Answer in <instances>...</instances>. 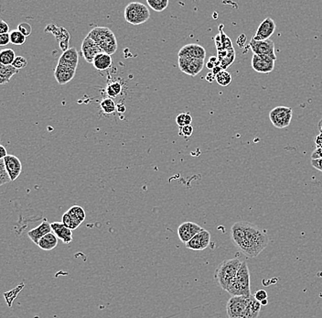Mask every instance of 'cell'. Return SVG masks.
<instances>
[{
	"label": "cell",
	"mask_w": 322,
	"mask_h": 318,
	"mask_svg": "<svg viewBox=\"0 0 322 318\" xmlns=\"http://www.w3.org/2000/svg\"><path fill=\"white\" fill-rule=\"evenodd\" d=\"M231 240L241 252L249 258H255L269 243L268 234L254 224L236 222L231 227Z\"/></svg>",
	"instance_id": "cell-1"
},
{
	"label": "cell",
	"mask_w": 322,
	"mask_h": 318,
	"mask_svg": "<svg viewBox=\"0 0 322 318\" xmlns=\"http://www.w3.org/2000/svg\"><path fill=\"white\" fill-rule=\"evenodd\" d=\"M261 303L254 296H231L226 305L229 318H258Z\"/></svg>",
	"instance_id": "cell-2"
},
{
	"label": "cell",
	"mask_w": 322,
	"mask_h": 318,
	"mask_svg": "<svg viewBox=\"0 0 322 318\" xmlns=\"http://www.w3.org/2000/svg\"><path fill=\"white\" fill-rule=\"evenodd\" d=\"M242 262L243 261L240 259L233 258L223 260L218 266L214 273V278L222 290L227 291V289L229 288L232 280L238 273Z\"/></svg>",
	"instance_id": "cell-3"
},
{
	"label": "cell",
	"mask_w": 322,
	"mask_h": 318,
	"mask_svg": "<svg viewBox=\"0 0 322 318\" xmlns=\"http://www.w3.org/2000/svg\"><path fill=\"white\" fill-rule=\"evenodd\" d=\"M93 41L99 46L106 55H114L118 50V41L113 32L106 27H96L88 33Z\"/></svg>",
	"instance_id": "cell-4"
},
{
	"label": "cell",
	"mask_w": 322,
	"mask_h": 318,
	"mask_svg": "<svg viewBox=\"0 0 322 318\" xmlns=\"http://www.w3.org/2000/svg\"><path fill=\"white\" fill-rule=\"evenodd\" d=\"M231 296H250V273L248 265L243 261L236 277L232 280L227 291Z\"/></svg>",
	"instance_id": "cell-5"
},
{
	"label": "cell",
	"mask_w": 322,
	"mask_h": 318,
	"mask_svg": "<svg viewBox=\"0 0 322 318\" xmlns=\"http://www.w3.org/2000/svg\"><path fill=\"white\" fill-rule=\"evenodd\" d=\"M150 18V9L140 2H132L126 7L125 18L132 25H140L147 22Z\"/></svg>",
	"instance_id": "cell-6"
},
{
	"label": "cell",
	"mask_w": 322,
	"mask_h": 318,
	"mask_svg": "<svg viewBox=\"0 0 322 318\" xmlns=\"http://www.w3.org/2000/svg\"><path fill=\"white\" fill-rule=\"evenodd\" d=\"M293 110L286 107H277L269 113V118L273 125L277 128H284L290 125Z\"/></svg>",
	"instance_id": "cell-7"
},
{
	"label": "cell",
	"mask_w": 322,
	"mask_h": 318,
	"mask_svg": "<svg viewBox=\"0 0 322 318\" xmlns=\"http://www.w3.org/2000/svg\"><path fill=\"white\" fill-rule=\"evenodd\" d=\"M179 66L183 73L191 76H196L204 67V60L192 59L186 55H179Z\"/></svg>",
	"instance_id": "cell-8"
},
{
	"label": "cell",
	"mask_w": 322,
	"mask_h": 318,
	"mask_svg": "<svg viewBox=\"0 0 322 318\" xmlns=\"http://www.w3.org/2000/svg\"><path fill=\"white\" fill-rule=\"evenodd\" d=\"M249 47L253 50L254 55H265L275 61L277 60V55L275 52V43L270 39L267 41H254V39H252L250 41Z\"/></svg>",
	"instance_id": "cell-9"
},
{
	"label": "cell",
	"mask_w": 322,
	"mask_h": 318,
	"mask_svg": "<svg viewBox=\"0 0 322 318\" xmlns=\"http://www.w3.org/2000/svg\"><path fill=\"white\" fill-rule=\"evenodd\" d=\"M202 230L203 228L200 227V225L187 221V222L182 223V225H180V227H178V236L182 243L186 244L187 242L191 241L193 236H195L198 233H200Z\"/></svg>",
	"instance_id": "cell-10"
},
{
	"label": "cell",
	"mask_w": 322,
	"mask_h": 318,
	"mask_svg": "<svg viewBox=\"0 0 322 318\" xmlns=\"http://www.w3.org/2000/svg\"><path fill=\"white\" fill-rule=\"evenodd\" d=\"M252 67L256 73L268 74L275 68V60L265 55H253Z\"/></svg>",
	"instance_id": "cell-11"
},
{
	"label": "cell",
	"mask_w": 322,
	"mask_h": 318,
	"mask_svg": "<svg viewBox=\"0 0 322 318\" xmlns=\"http://www.w3.org/2000/svg\"><path fill=\"white\" fill-rule=\"evenodd\" d=\"M3 161H4L5 168L9 174L10 181L13 182L15 180H17L22 172V164L20 160L15 155L9 154L7 157H5Z\"/></svg>",
	"instance_id": "cell-12"
},
{
	"label": "cell",
	"mask_w": 322,
	"mask_h": 318,
	"mask_svg": "<svg viewBox=\"0 0 322 318\" xmlns=\"http://www.w3.org/2000/svg\"><path fill=\"white\" fill-rule=\"evenodd\" d=\"M81 50H82V55L83 56V58L89 64H93L94 60H95L96 56L103 52V50H101L100 47L97 45L90 37L88 36L85 37V39L82 41Z\"/></svg>",
	"instance_id": "cell-13"
},
{
	"label": "cell",
	"mask_w": 322,
	"mask_h": 318,
	"mask_svg": "<svg viewBox=\"0 0 322 318\" xmlns=\"http://www.w3.org/2000/svg\"><path fill=\"white\" fill-rule=\"evenodd\" d=\"M211 243V234L209 231L203 229L193 236L191 241L187 242L186 248L191 250H203L209 247Z\"/></svg>",
	"instance_id": "cell-14"
},
{
	"label": "cell",
	"mask_w": 322,
	"mask_h": 318,
	"mask_svg": "<svg viewBox=\"0 0 322 318\" xmlns=\"http://www.w3.org/2000/svg\"><path fill=\"white\" fill-rule=\"evenodd\" d=\"M276 31V23L271 18L264 19L253 37L254 41H267Z\"/></svg>",
	"instance_id": "cell-15"
},
{
	"label": "cell",
	"mask_w": 322,
	"mask_h": 318,
	"mask_svg": "<svg viewBox=\"0 0 322 318\" xmlns=\"http://www.w3.org/2000/svg\"><path fill=\"white\" fill-rule=\"evenodd\" d=\"M179 55H186L192 59L204 60L206 57V50L200 44L191 43V44L183 46L179 51Z\"/></svg>",
	"instance_id": "cell-16"
},
{
	"label": "cell",
	"mask_w": 322,
	"mask_h": 318,
	"mask_svg": "<svg viewBox=\"0 0 322 318\" xmlns=\"http://www.w3.org/2000/svg\"><path fill=\"white\" fill-rule=\"evenodd\" d=\"M75 73H76L75 69L58 64L54 71L55 79L59 85H65L74 77Z\"/></svg>",
	"instance_id": "cell-17"
},
{
	"label": "cell",
	"mask_w": 322,
	"mask_h": 318,
	"mask_svg": "<svg viewBox=\"0 0 322 318\" xmlns=\"http://www.w3.org/2000/svg\"><path fill=\"white\" fill-rule=\"evenodd\" d=\"M51 227H50V223L47 221V219H44L43 222L41 223L40 226L33 228L32 230L27 232V236L31 238V241L38 245L39 241L43 236H46L47 234L51 233Z\"/></svg>",
	"instance_id": "cell-18"
},
{
	"label": "cell",
	"mask_w": 322,
	"mask_h": 318,
	"mask_svg": "<svg viewBox=\"0 0 322 318\" xmlns=\"http://www.w3.org/2000/svg\"><path fill=\"white\" fill-rule=\"evenodd\" d=\"M51 230L54 233L55 236L63 241L65 244H69L73 241V231L65 227L63 223L53 222L50 224Z\"/></svg>",
	"instance_id": "cell-19"
},
{
	"label": "cell",
	"mask_w": 322,
	"mask_h": 318,
	"mask_svg": "<svg viewBox=\"0 0 322 318\" xmlns=\"http://www.w3.org/2000/svg\"><path fill=\"white\" fill-rule=\"evenodd\" d=\"M78 62H79V55H78L77 50L75 48H69L68 50L64 51V54L60 57L58 64L76 70Z\"/></svg>",
	"instance_id": "cell-20"
},
{
	"label": "cell",
	"mask_w": 322,
	"mask_h": 318,
	"mask_svg": "<svg viewBox=\"0 0 322 318\" xmlns=\"http://www.w3.org/2000/svg\"><path fill=\"white\" fill-rule=\"evenodd\" d=\"M218 61L222 70H226L236 59L235 49L218 50Z\"/></svg>",
	"instance_id": "cell-21"
},
{
	"label": "cell",
	"mask_w": 322,
	"mask_h": 318,
	"mask_svg": "<svg viewBox=\"0 0 322 318\" xmlns=\"http://www.w3.org/2000/svg\"><path fill=\"white\" fill-rule=\"evenodd\" d=\"M58 245V237L55 236L54 233L51 232L47 234L40 240L38 246L43 250H51L55 249Z\"/></svg>",
	"instance_id": "cell-22"
},
{
	"label": "cell",
	"mask_w": 322,
	"mask_h": 318,
	"mask_svg": "<svg viewBox=\"0 0 322 318\" xmlns=\"http://www.w3.org/2000/svg\"><path fill=\"white\" fill-rule=\"evenodd\" d=\"M94 66L98 71H105L111 66L112 64V58L111 56L106 55L105 52H102L100 55H97L94 60Z\"/></svg>",
	"instance_id": "cell-23"
},
{
	"label": "cell",
	"mask_w": 322,
	"mask_h": 318,
	"mask_svg": "<svg viewBox=\"0 0 322 318\" xmlns=\"http://www.w3.org/2000/svg\"><path fill=\"white\" fill-rule=\"evenodd\" d=\"M18 73V70L14 68L12 65H3L0 64V85L8 84L12 76Z\"/></svg>",
	"instance_id": "cell-24"
},
{
	"label": "cell",
	"mask_w": 322,
	"mask_h": 318,
	"mask_svg": "<svg viewBox=\"0 0 322 318\" xmlns=\"http://www.w3.org/2000/svg\"><path fill=\"white\" fill-rule=\"evenodd\" d=\"M15 51L12 49H3L0 50V64L3 65H12L16 59Z\"/></svg>",
	"instance_id": "cell-25"
},
{
	"label": "cell",
	"mask_w": 322,
	"mask_h": 318,
	"mask_svg": "<svg viewBox=\"0 0 322 318\" xmlns=\"http://www.w3.org/2000/svg\"><path fill=\"white\" fill-rule=\"evenodd\" d=\"M67 212L75 221H77L80 224H82L84 221L85 217H86L84 210L80 205H73Z\"/></svg>",
	"instance_id": "cell-26"
},
{
	"label": "cell",
	"mask_w": 322,
	"mask_h": 318,
	"mask_svg": "<svg viewBox=\"0 0 322 318\" xmlns=\"http://www.w3.org/2000/svg\"><path fill=\"white\" fill-rule=\"evenodd\" d=\"M100 105L103 112L107 114V115L114 113V111L116 110V105H115L114 101L112 98H110V97L103 99L102 102H101Z\"/></svg>",
	"instance_id": "cell-27"
},
{
	"label": "cell",
	"mask_w": 322,
	"mask_h": 318,
	"mask_svg": "<svg viewBox=\"0 0 322 318\" xmlns=\"http://www.w3.org/2000/svg\"><path fill=\"white\" fill-rule=\"evenodd\" d=\"M148 5L156 12H162L168 6V0H148Z\"/></svg>",
	"instance_id": "cell-28"
},
{
	"label": "cell",
	"mask_w": 322,
	"mask_h": 318,
	"mask_svg": "<svg viewBox=\"0 0 322 318\" xmlns=\"http://www.w3.org/2000/svg\"><path fill=\"white\" fill-rule=\"evenodd\" d=\"M215 80L222 87H227L231 82V73H228L226 70H222V72L215 75Z\"/></svg>",
	"instance_id": "cell-29"
},
{
	"label": "cell",
	"mask_w": 322,
	"mask_h": 318,
	"mask_svg": "<svg viewBox=\"0 0 322 318\" xmlns=\"http://www.w3.org/2000/svg\"><path fill=\"white\" fill-rule=\"evenodd\" d=\"M9 39L10 43L14 45H23L26 42V37L23 35L22 33L18 32V30L12 31L9 33Z\"/></svg>",
	"instance_id": "cell-30"
},
{
	"label": "cell",
	"mask_w": 322,
	"mask_h": 318,
	"mask_svg": "<svg viewBox=\"0 0 322 318\" xmlns=\"http://www.w3.org/2000/svg\"><path fill=\"white\" fill-rule=\"evenodd\" d=\"M105 91H106V94L110 96V98L111 97H116L122 92V86L119 82L112 83V84H110L106 87Z\"/></svg>",
	"instance_id": "cell-31"
},
{
	"label": "cell",
	"mask_w": 322,
	"mask_h": 318,
	"mask_svg": "<svg viewBox=\"0 0 322 318\" xmlns=\"http://www.w3.org/2000/svg\"><path fill=\"white\" fill-rule=\"evenodd\" d=\"M63 224L66 227H68L69 229H71L72 231L75 230L77 227H80V223H78L77 221H75L70 215L68 212L64 214L63 216Z\"/></svg>",
	"instance_id": "cell-32"
},
{
	"label": "cell",
	"mask_w": 322,
	"mask_h": 318,
	"mask_svg": "<svg viewBox=\"0 0 322 318\" xmlns=\"http://www.w3.org/2000/svg\"><path fill=\"white\" fill-rule=\"evenodd\" d=\"M176 122H177L179 127H185V126L191 125V122H192V118L189 113L180 114V115H178L177 118H176Z\"/></svg>",
	"instance_id": "cell-33"
},
{
	"label": "cell",
	"mask_w": 322,
	"mask_h": 318,
	"mask_svg": "<svg viewBox=\"0 0 322 318\" xmlns=\"http://www.w3.org/2000/svg\"><path fill=\"white\" fill-rule=\"evenodd\" d=\"M222 28H223V25H220V36H221V40H222L223 50H231V49H233V46H232V43H231L230 38L227 36L226 34L223 32Z\"/></svg>",
	"instance_id": "cell-34"
},
{
	"label": "cell",
	"mask_w": 322,
	"mask_h": 318,
	"mask_svg": "<svg viewBox=\"0 0 322 318\" xmlns=\"http://www.w3.org/2000/svg\"><path fill=\"white\" fill-rule=\"evenodd\" d=\"M9 182H11V181H10L9 174L5 168L4 161L1 160L0 161V187H2Z\"/></svg>",
	"instance_id": "cell-35"
},
{
	"label": "cell",
	"mask_w": 322,
	"mask_h": 318,
	"mask_svg": "<svg viewBox=\"0 0 322 318\" xmlns=\"http://www.w3.org/2000/svg\"><path fill=\"white\" fill-rule=\"evenodd\" d=\"M27 65V61L26 58H24L23 56H17L16 59L14 61L12 66L14 68L17 69L18 71L21 70V69L26 68Z\"/></svg>",
	"instance_id": "cell-36"
},
{
	"label": "cell",
	"mask_w": 322,
	"mask_h": 318,
	"mask_svg": "<svg viewBox=\"0 0 322 318\" xmlns=\"http://www.w3.org/2000/svg\"><path fill=\"white\" fill-rule=\"evenodd\" d=\"M18 31L20 33H22L23 35L27 38V37L30 36L32 34V25L27 22L20 23L18 26Z\"/></svg>",
	"instance_id": "cell-37"
},
{
	"label": "cell",
	"mask_w": 322,
	"mask_h": 318,
	"mask_svg": "<svg viewBox=\"0 0 322 318\" xmlns=\"http://www.w3.org/2000/svg\"><path fill=\"white\" fill-rule=\"evenodd\" d=\"M192 133H193V127L191 125L180 127V135L182 136L190 138L192 135Z\"/></svg>",
	"instance_id": "cell-38"
},
{
	"label": "cell",
	"mask_w": 322,
	"mask_h": 318,
	"mask_svg": "<svg viewBox=\"0 0 322 318\" xmlns=\"http://www.w3.org/2000/svg\"><path fill=\"white\" fill-rule=\"evenodd\" d=\"M254 297L255 298V300L258 301V302H263L264 300H268V293L264 290H259L256 292L254 295Z\"/></svg>",
	"instance_id": "cell-39"
},
{
	"label": "cell",
	"mask_w": 322,
	"mask_h": 318,
	"mask_svg": "<svg viewBox=\"0 0 322 318\" xmlns=\"http://www.w3.org/2000/svg\"><path fill=\"white\" fill-rule=\"evenodd\" d=\"M218 65L220 66L217 57H215V56H212V57L210 58L209 62L207 63V65H206V66H207V68L212 69V70H213L214 67H216Z\"/></svg>",
	"instance_id": "cell-40"
},
{
	"label": "cell",
	"mask_w": 322,
	"mask_h": 318,
	"mask_svg": "<svg viewBox=\"0 0 322 318\" xmlns=\"http://www.w3.org/2000/svg\"><path fill=\"white\" fill-rule=\"evenodd\" d=\"M9 42H10L9 33H7V34H0V46H1V47L8 45Z\"/></svg>",
	"instance_id": "cell-41"
},
{
	"label": "cell",
	"mask_w": 322,
	"mask_h": 318,
	"mask_svg": "<svg viewBox=\"0 0 322 318\" xmlns=\"http://www.w3.org/2000/svg\"><path fill=\"white\" fill-rule=\"evenodd\" d=\"M9 32V24L4 20H0V34H7Z\"/></svg>",
	"instance_id": "cell-42"
},
{
	"label": "cell",
	"mask_w": 322,
	"mask_h": 318,
	"mask_svg": "<svg viewBox=\"0 0 322 318\" xmlns=\"http://www.w3.org/2000/svg\"><path fill=\"white\" fill-rule=\"evenodd\" d=\"M311 165L314 168L317 169L322 173V158L321 159L311 160Z\"/></svg>",
	"instance_id": "cell-43"
},
{
	"label": "cell",
	"mask_w": 322,
	"mask_h": 318,
	"mask_svg": "<svg viewBox=\"0 0 322 318\" xmlns=\"http://www.w3.org/2000/svg\"><path fill=\"white\" fill-rule=\"evenodd\" d=\"M322 148H317L311 154V160L321 159Z\"/></svg>",
	"instance_id": "cell-44"
},
{
	"label": "cell",
	"mask_w": 322,
	"mask_h": 318,
	"mask_svg": "<svg viewBox=\"0 0 322 318\" xmlns=\"http://www.w3.org/2000/svg\"><path fill=\"white\" fill-rule=\"evenodd\" d=\"M214 41H215V45H216V48H217V50H223V47H222V40H221V36H220V34H218L214 38Z\"/></svg>",
	"instance_id": "cell-45"
},
{
	"label": "cell",
	"mask_w": 322,
	"mask_h": 318,
	"mask_svg": "<svg viewBox=\"0 0 322 318\" xmlns=\"http://www.w3.org/2000/svg\"><path fill=\"white\" fill-rule=\"evenodd\" d=\"M315 144L317 146V148H322V133L315 138Z\"/></svg>",
	"instance_id": "cell-46"
},
{
	"label": "cell",
	"mask_w": 322,
	"mask_h": 318,
	"mask_svg": "<svg viewBox=\"0 0 322 318\" xmlns=\"http://www.w3.org/2000/svg\"><path fill=\"white\" fill-rule=\"evenodd\" d=\"M8 151L6 150L4 146L0 145V161L4 160L5 157L8 156Z\"/></svg>",
	"instance_id": "cell-47"
},
{
	"label": "cell",
	"mask_w": 322,
	"mask_h": 318,
	"mask_svg": "<svg viewBox=\"0 0 322 318\" xmlns=\"http://www.w3.org/2000/svg\"><path fill=\"white\" fill-rule=\"evenodd\" d=\"M206 80L210 83L213 82L214 80H215V74H214L213 73H208L207 76H206Z\"/></svg>",
	"instance_id": "cell-48"
},
{
	"label": "cell",
	"mask_w": 322,
	"mask_h": 318,
	"mask_svg": "<svg viewBox=\"0 0 322 318\" xmlns=\"http://www.w3.org/2000/svg\"><path fill=\"white\" fill-rule=\"evenodd\" d=\"M318 130L322 133V119H320V121L318 124Z\"/></svg>",
	"instance_id": "cell-49"
},
{
	"label": "cell",
	"mask_w": 322,
	"mask_h": 318,
	"mask_svg": "<svg viewBox=\"0 0 322 318\" xmlns=\"http://www.w3.org/2000/svg\"><path fill=\"white\" fill-rule=\"evenodd\" d=\"M261 305H268V300H264L263 302H261Z\"/></svg>",
	"instance_id": "cell-50"
}]
</instances>
